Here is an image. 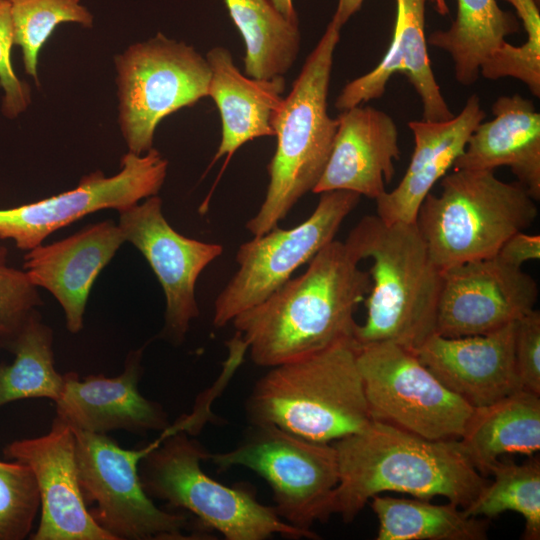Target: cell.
<instances>
[{"label":"cell","mask_w":540,"mask_h":540,"mask_svg":"<svg viewBox=\"0 0 540 540\" xmlns=\"http://www.w3.org/2000/svg\"><path fill=\"white\" fill-rule=\"evenodd\" d=\"M40 512V495L31 468L14 460L0 461V540L29 536Z\"/></svg>","instance_id":"obj_33"},{"label":"cell","mask_w":540,"mask_h":540,"mask_svg":"<svg viewBox=\"0 0 540 540\" xmlns=\"http://www.w3.org/2000/svg\"><path fill=\"white\" fill-rule=\"evenodd\" d=\"M360 261L345 241L334 239L303 274L238 314L231 322L251 360L270 368L354 339V313L371 288Z\"/></svg>","instance_id":"obj_1"},{"label":"cell","mask_w":540,"mask_h":540,"mask_svg":"<svg viewBox=\"0 0 540 540\" xmlns=\"http://www.w3.org/2000/svg\"><path fill=\"white\" fill-rule=\"evenodd\" d=\"M514 363L522 389L540 395V312H528L515 323Z\"/></svg>","instance_id":"obj_36"},{"label":"cell","mask_w":540,"mask_h":540,"mask_svg":"<svg viewBox=\"0 0 540 540\" xmlns=\"http://www.w3.org/2000/svg\"><path fill=\"white\" fill-rule=\"evenodd\" d=\"M536 201L519 183L500 180L492 170L454 169L429 193L417 228L441 270L495 256L507 238L536 219Z\"/></svg>","instance_id":"obj_6"},{"label":"cell","mask_w":540,"mask_h":540,"mask_svg":"<svg viewBox=\"0 0 540 540\" xmlns=\"http://www.w3.org/2000/svg\"><path fill=\"white\" fill-rule=\"evenodd\" d=\"M345 242L360 260H372L366 319L354 331L357 346L392 342L416 352L435 333L442 286V271L416 222L387 224L367 215Z\"/></svg>","instance_id":"obj_3"},{"label":"cell","mask_w":540,"mask_h":540,"mask_svg":"<svg viewBox=\"0 0 540 540\" xmlns=\"http://www.w3.org/2000/svg\"><path fill=\"white\" fill-rule=\"evenodd\" d=\"M428 1L396 0V19L390 46L368 73L347 83L335 101L344 111L383 96L386 85L396 73L406 76L422 103L426 121H446L454 115L446 103L435 79L425 36V7Z\"/></svg>","instance_id":"obj_21"},{"label":"cell","mask_w":540,"mask_h":540,"mask_svg":"<svg viewBox=\"0 0 540 540\" xmlns=\"http://www.w3.org/2000/svg\"><path fill=\"white\" fill-rule=\"evenodd\" d=\"M484 117L480 98L471 95L460 113L449 120L410 121L414 137L410 163L399 184L375 200L376 215L387 224L414 223L422 202L454 165Z\"/></svg>","instance_id":"obj_22"},{"label":"cell","mask_w":540,"mask_h":540,"mask_svg":"<svg viewBox=\"0 0 540 540\" xmlns=\"http://www.w3.org/2000/svg\"><path fill=\"white\" fill-rule=\"evenodd\" d=\"M534 278L497 255L442 271L435 333L479 335L515 322L535 309Z\"/></svg>","instance_id":"obj_15"},{"label":"cell","mask_w":540,"mask_h":540,"mask_svg":"<svg viewBox=\"0 0 540 540\" xmlns=\"http://www.w3.org/2000/svg\"><path fill=\"white\" fill-rule=\"evenodd\" d=\"M3 453L28 465L37 481L40 521L32 540H113L85 504L69 425L55 417L46 434L13 441Z\"/></svg>","instance_id":"obj_16"},{"label":"cell","mask_w":540,"mask_h":540,"mask_svg":"<svg viewBox=\"0 0 540 540\" xmlns=\"http://www.w3.org/2000/svg\"><path fill=\"white\" fill-rule=\"evenodd\" d=\"M496 255L512 266L522 268L524 263L540 258V236L518 231L505 240Z\"/></svg>","instance_id":"obj_37"},{"label":"cell","mask_w":540,"mask_h":540,"mask_svg":"<svg viewBox=\"0 0 540 540\" xmlns=\"http://www.w3.org/2000/svg\"><path fill=\"white\" fill-rule=\"evenodd\" d=\"M14 28V43L22 51L25 72L38 80L41 48L62 23L93 26V15L80 0H7Z\"/></svg>","instance_id":"obj_31"},{"label":"cell","mask_w":540,"mask_h":540,"mask_svg":"<svg viewBox=\"0 0 540 540\" xmlns=\"http://www.w3.org/2000/svg\"><path fill=\"white\" fill-rule=\"evenodd\" d=\"M489 481L476 498L463 509L466 515L494 518L506 511L521 514L525 520L522 539H540V461L531 457L522 464L500 460Z\"/></svg>","instance_id":"obj_30"},{"label":"cell","mask_w":540,"mask_h":540,"mask_svg":"<svg viewBox=\"0 0 540 540\" xmlns=\"http://www.w3.org/2000/svg\"><path fill=\"white\" fill-rule=\"evenodd\" d=\"M371 508L379 521L377 540H485L488 521L468 516L455 503L375 495Z\"/></svg>","instance_id":"obj_28"},{"label":"cell","mask_w":540,"mask_h":540,"mask_svg":"<svg viewBox=\"0 0 540 540\" xmlns=\"http://www.w3.org/2000/svg\"><path fill=\"white\" fill-rule=\"evenodd\" d=\"M14 28L7 0H0V87L3 90L2 113L15 118L24 112L31 102L29 85L20 80L13 68L11 50Z\"/></svg>","instance_id":"obj_35"},{"label":"cell","mask_w":540,"mask_h":540,"mask_svg":"<svg viewBox=\"0 0 540 540\" xmlns=\"http://www.w3.org/2000/svg\"><path fill=\"white\" fill-rule=\"evenodd\" d=\"M340 29L329 22L274 116L277 145L267 167L266 195L246 223L253 236L277 227L297 201L314 189L325 169L338 125L337 118L328 114V91Z\"/></svg>","instance_id":"obj_5"},{"label":"cell","mask_w":540,"mask_h":540,"mask_svg":"<svg viewBox=\"0 0 540 540\" xmlns=\"http://www.w3.org/2000/svg\"><path fill=\"white\" fill-rule=\"evenodd\" d=\"M516 10L527 41L514 46L505 41L481 66L480 75L497 80L512 77L540 96V12L536 0H506Z\"/></svg>","instance_id":"obj_32"},{"label":"cell","mask_w":540,"mask_h":540,"mask_svg":"<svg viewBox=\"0 0 540 540\" xmlns=\"http://www.w3.org/2000/svg\"><path fill=\"white\" fill-rule=\"evenodd\" d=\"M168 162L154 148L144 154L126 153L120 171L106 177L100 170L81 178L77 187L33 203L0 209V239H11L30 250L58 229L102 209L117 211L157 195Z\"/></svg>","instance_id":"obj_13"},{"label":"cell","mask_w":540,"mask_h":540,"mask_svg":"<svg viewBox=\"0 0 540 540\" xmlns=\"http://www.w3.org/2000/svg\"><path fill=\"white\" fill-rule=\"evenodd\" d=\"M332 445L339 468L333 508L345 523L385 491L443 496L464 509L489 482L459 440H429L379 421Z\"/></svg>","instance_id":"obj_2"},{"label":"cell","mask_w":540,"mask_h":540,"mask_svg":"<svg viewBox=\"0 0 540 540\" xmlns=\"http://www.w3.org/2000/svg\"><path fill=\"white\" fill-rule=\"evenodd\" d=\"M436 7H437V11L441 14V15H445L447 13H449V9L446 5V2L445 0H436Z\"/></svg>","instance_id":"obj_40"},{"label":"cell","mask_w":540,"mask_h":540,"mask_svg":"<svg viewBox=\"0 0 540 540\" xmlns=\"http://www.w3.org/2000/svg\"><path fill=\"white\" fill-rule=\"evenodd\" d=\"M494 118L479 123L454 169L492 170L507 166L528 194L540 198V114L519 94L501 96L492 105Z\"/></svg>","instance_id":"obj_23"},{"label":"cell","mask_w":540,"mask_h":540,"mask_svg":"<svg viewBox=\"0 0 540 540\" xmlns=\"http://www.w3.org/2000/svg\"><path fill=\"white\" fill-rule=\"evenodd\" d=\"M364 0H338L332 22L341 28L362 6Z\"/></svg>","instance_id":"obj_38"},{"label":"cell","mask_w":540,"mask_h":540,"mask_svg":"<svg viewBox=\"0 0 540 540\" xmlns=\"http://www.w3.org/2000/svg\"><path fill=\"white\" fill-rule=\"evenodd\" d=\"M473 466L490 475L507 454L534 455L540 449V398L517 390L491 404L474 408L458 439Z\"/></svg>","instance_id":"obj_25"},{"label":"cell","mask_w":540,"mask_h":540,"mask_svg":"<svg viewBox=\"0 0 540 540\" xmlns=\"http://www.w3.org/2000/svg\"><path fill=\"white\" fill-rule=\"evenodd\" d=\"M357 365L372 420L429 440L461 438L474 408L414 352L392 342L360 345Z\"/></svg>","instance_id":"obj_11"},{"label":"cell","mask_w":540,"mask_h":540,"mask_svg":"<svg viewBox=\"0 0 540 540\" xmlns=\"http://www.w3.org/2000/svg\"><path fill=\"white\" fill-rule=\"evenodd\" d=\"M8 251L0 245V344L8 346L42 304L37 287L24 270L7 264Z\"/></svg>","instance_id":"obj_34"},{"label":"cell","mask_w":540,"mask_h":540,"mask_svg":"<svg viewBox=\"0 0 540 540\" xmlns=\"http://www.w3.org/2000/svg\"><path fill=\"white\" fill-rule=\"evenodd\" d=\"M220 470L245 467L270 486L273 508L286 523L308 532L334 514L339 482L332 443L311 441L275 425L249 423L231 450L209 454Z\"/></svg>","instance_id":"obj_9"},{"label":"cell","mask_w":540,"mask_h":540,"mask_svg":"<svg viewBox=\"0 0 540 540\" xmlns=\"http://www.w3.org/2000/svg\"><path fill=\"white\" fill-rule=\"evenodd\" d=\"M245 44V74L255 79L284 76L300 48L298 20L283 15L271 0H224Z\"/></svg>","instance_id":"obj_27"},{"label":"cell","mask_w":540,"mask_h":540,"mask_svg":"<svg viewBox=\"0 0 540 540\" xmlns=\"http://www.w3.org/2000/svg\"><path fill=\"white\" fill-rule=\"evenodd\" d=\"M119 124L129 152L153 148L158 124L208 96L209 64L191 45L158 33L115 58Z\"/></svg>","instance_id":"obj_10"},{"label":"cell","mask_w":540,"mask_h":540,"mask_svg":"<svg viewBox=\"0 0 540 540\" xmlns=\"http://www.w3.org/2000/svg\"><path fill=\"white\" fill-rule=\"evenodd\" d=\"M186 431L167 436L139 463L142 487L151 499L183 509L205 529L227 540H264L279 534L290 539H319L318 534L283 521L273 506L261 504L254 491L226 486L208 476L201 463L209 452Z\"/></svg>","instance_id":"obj_7"},{"label":"cell","mask_w":540,"mask_h":540,"mask_svg":"<svg viewBox=\"0 0 540 540\" xmlns=\"http://www.w3.org/2000/svg\"><path fill=\"white\" fill-rule=\"evenodd\" d=\"M277 9L291 20H298L293 0H271Z\"/></svg>","instance_id":"obj_39"},{"label":"cell","mask_w":540,"mask_h":540,"mask_svg":"<svg viewBox=\"0 0 540 540\" xmlns=\"http://www.w3.org/2000/svg\"><path fill=\"white\" fill-rule=\"evenodd\" d=\"M537 3H540V0H536Z\"/></svg>","instance_id":"obj_41"},{"label":"cell","mask_w":540,"mask_h":540,"mask_svg":"<svg viewBox=\"0 0 540 540\" xmlns=\"http://www.w3.org/2000/svg\"><path fill=\"white\" fill-rule=\"evenodd\" d=\"M123 242L119 225L104 220L26 253L24 271L36 287L45 288L56 298L71 333L83 328L90 290Z\"/></svg>","instance_id":"obj_19"},{"label":"cell","mask_w":540,"mask_h":540,"mask_svg":"<svg viewBox=\"0 0 540 540\" xmlns=\"http://www.w3.org/2000/svg\"><path fill=\"white\" fill-rule=\"evenodd\" d=\"M360 198L346 190L323 192L312 214L299 225L290 229L277 226L241 244L236 253L238 269L214 303V326H226L279 289L334 240Z\"/></svg>","instance_id":"obj_12"},{"label":"cell","mask_w":540,"mask_h":540,"mask_svg":"<svg viewBox=\"0 0 540 540\" xmlns=\"http://www.w3.org/2000/svg\"><path fill=\"white\" fill-rule=\"evenodd\" d=\"M515 323L471 336L434 333L414 353L445 387L473 408L485 406L522 389L514 363Z\"/></svg>","instance_id":"obj_18"},{"label":"cell","mask_w":540,"mask_h":540,"mask_svg":"<svg viewBox=\"0 0 540 540\" xmlns=\"http://www.w3.org/2000/svg\"><path fill=\"white\" fill-rule=\"evenodd\" d=\"M15 358L0 364V407L25 399L47 398L56 402L64 374L55 368L53 331L34 314L7 346Z\"/></svg>","instance_id":"obj_29"},{"label":"cell","mask_w":540,"mask_h":540,"mask_svg":"<svg viewBox=\"0 0 540 540\" xmlns=\"http://www.w3.org/2000/svg\"><path fill=\"white\" fill-rule=\"evenodd\" d=\"M119 212L125 241L145 257L164 291L166 309L163 337L181 343L199 316L195 285L201 272L223 252V246L185 237L165 219L162 200L150 196Z\"/></svg>","instance_id":"obj_14"},{"label":"cell","mask_w":540,"mask_h":540,"mask_svg":"<svg viewBox=\"0 0 540 540\" xmlns=\"http://www.w3.org/2000/svg\"><path fill=\"white\" fill-rule=\"evenodd\" d=\"M206 60L211 71L208 96L221 118V141L212 162L226 156V165L243 144L275 135L273 119L283 101L285 78L243 75L230 51L221 46L212 48Z\"/></svg>","instance_id":"obj_24"},{"label":"cell","mask_w":540,"mask_h":540,"mask_svg":"<svg viewBox=\"0 0 540 540\" xmlns=\"http://www.w3.org/2000/svg\"><path fill=\"white\" fill-rule=\"evenodd\" d=\"M337 123L327 164L312 192L346 190L376 200L393 179L400 158L393 118L358 105L342 111Z\"/></svg>","instance_id":"obj_20"},{"label":"cell","mask_w":540,"mask_h":540,"mask_svg":"<svg viewBox=\"0 0 540 540\" xmlns=\"http://www.w3.org/2000/svg\"><path fill=\"white\" fill-rule=\"evenodd\" d=\"M245 411L249 423L275 425L316 442L364 430L373 420L355 340L270 367L254 384Z\"/></svg>","instance_id":"obj_4"},{"label":"cell","mask_w":540,"mask_h":540,"mask_svg":"<svg viewBox=\"0 0 540 540\" xmlns=\"http://www.w3.org/2000/svg\"><path fill=\"white\" fill-rule=\"evenodd\" d=\"M143 349L131 351L123 372L115 377L75 372L64 374L56 417L74 430L107 434L114 430L146 435L163 431L169 423L164 407L144 397L138 388Z\"/></svg>","instance_id":"obj_17"},{"label":"cell","mask_w":540,"mask_h":540,"mask_svg":"<svg viewBox=\"0 0 540 540\" xmlns=\"http://www.w3.org/2000/svg\"><path fill=\"white\" fill-rule=\"evenodd\" d=\"M78 478L93 520L113 540L194 539L189 517L160 509L144 491L139 477L141 459L167 436L178 431L170 424L149 444L125 449L107 434L74 430Z\"/></svg>","instance_id":"obj_8"},{"label":"cell","mask_w":540,"mask_h":540,"mask_svg":"<svg viewBox=\"0 0 540 540\" xmlns=\"http://www.w3.org/2000/svg\"><path fill=\"white\" fill-rule=\"evenodd\" d=\"M518 30L515 15L502 10L496 0H457L456 18L449 29L434 31L427 43L447 52L455 79L470 86L479 78L482 64Z\"/></svg>","instance_id":"obj_26"}]
</instances>
